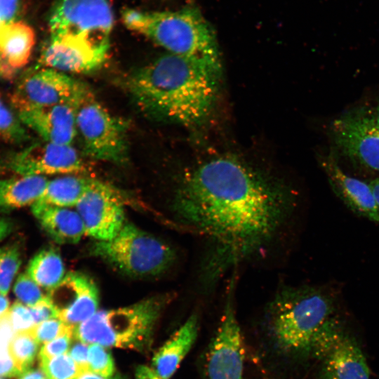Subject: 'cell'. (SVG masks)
I'll return each mask as SVG.
<instances>
[{
	"label": "cell",
	"instance_id": "obj_1",
	"mask_svg": "<svg viewBox=\"0 0 379 379\" xmlns=\"http://www.w3.org/2000/svg\"><path fill=\"white\" fill-rule=\"evenodd\" d=\"M297 205L289 186L230 156L187 168L171 200L177 222L208 242L199 274L206 291L229 270L276 247L289 233Z\"/></svg>",
	"mask_w": 379,
	"mask_h": 379
},
{
	"label": "cell",
	"instance_id": "obj_2",
	"mask_svg": "<svg viewBox=\"0 0 379 379\" xmlns=\"http://www.w3.org/2000/svg\"><path fill=\"white\" fill-rule=\"evenodd\" d=\"M220 75L191 58L168 53L133 73L127 86L149 115L192 126L209 116Z\"/></svg>",
	"mask_w": 379,
	"mask_h": 379
},
{
	"label": "cell",
	"instance_id": "obj_3",
	"mask_svg": "<svg viewBox=\"0 0 379 379\" xmlns=\"http://www.w3.org/2000/svg\"><path fill=\"white\" fill-rule=\"evenodd\" d=\"M334 310L333 297L321 286H283L265 312L262 328L268 348L288 361L310 357L315 337Z\"/></svg>",
	"mask_w": 379,
	"mask_h": 379
},
{
	"label": "cell",
	"instance_id": "obj_4",
	"mask_svg": "<svg viewBox=\"0 0 379 379\" xmlns=\"http://www.w3.org/2000/svg\"><path fill=\"white\" fill-rule=\"evenodd\" d=\"M121 20L126 28L144 35L168 53L191 58L221 74L215 31L197 6L164 11L125 8Z\"/></svg>",
	"mask_w": 379,
	"mask_h": 379
},
{
	"label": "cell",
	"instance_id": "obj_5",
	"mask_svg": "<svg viewBox=\"0 0 379 379\" xmlns=\"http://www.w3.org/2000/svg\"><path fill=\"white\" fill-rule=\"evenodd\" d=\"M91 251L132 277L159 274L171 267L176 257L175 251L166 242L126 222L113 238L96 241Z\"/></svg>",
	"mask_w": 379,
	"mask_h": 379
},
{
	"label": "cell",
	"instance_id": "obj_6",
	"mask_svg": "<svg viewBox=\"0 0 379 379\" xmlns=\"http://www.w3.org/2000/svg\"><path fill=\"white\" fill-rule=\"evenodd\" d=\"M237 269L231 275L217 331L202 358L203 379H244L245 347L236 315Z\"/></svg>",
	"mask_w": 379,
	"mask_h": 379
},
{
	"label": "cell",
	"instance_id": "obj_7",
	"mask_svg": "<svg viewBox=\"0 0 379 379\" xmlns=\"http://www.w3.org/2000/svg\"><path fill=\"white\" fill-rule=\"evenodd\" d=\"M126 124L98 102L93 94L76 111L77 137L85 154L114 163L126 160Z\"/></svg>",
	"mask_w": 379,
	"mask_h": 379
},
{
	"label": "cell",
	"instance_id": "obj_8",
	"mask_svg": "<svg viewBox=\"0 0 379 379\" xmlns=\"http://www.w3.org/2000/svg\"><path fill=\"white\" fill-rule=\"evenodd\" d=\"M91 94L86 84L66 73L42 67L21 79L11 100L19 112L58 105L78 107Z\"/></svg>",
	"mask_w": 379,
	"mask_h": 379
},
{
	"label": "cell",
	"instance_id": "obj_9",
	"mask_svg": "<svg viewBox=\"0 0 379 379\" xmlns=\"http://www.w3.org/2000/svg\"><path fill=\"white\" fill-rule=\"evenodd\" d=\"M48 26L51 35L71 34L109 41L114 26L109 0H57Z\"/></svg>",
	"mask_w": 379,
	"mask_h": 379
},
{
	"label": "cell",
	"instance_id": "obj_10",
	"mask_svg": "<svg viewBox=\"0 0 379 379\" xmlns=\"http://www.w3.org/2000/svg\"><path fill=\"white\" fill-rule=\"evenodd\" d=\"M109 51V41L71 34L51 35L39 62L43 67L65 73H88L104 64Z\"/></svg>",
	"mask_w": 379,
	"mask_h": 379
},
{
	"label": "cell",
	"instance_id": "obj_11",
	"mask_svg": "<svg viewBox=\"0 0 379 379\" xmlns=\"http://www.w3.org/2000/svg\"><path fill=\"white\" fill-rule=\"evenodd\" d=\"M75 206L85 234L96 241L113 238L126 222L117 192L109 185L93 178Z\"/></svg>",
	"mask_w": 379,
	"mask_h": 379
},
{
	"label": "cell",
	"instance_id": "obj_12",
	"mask_svg": "<svg viewBox=\"0 0 379 379\" xmlns=\"http://www.w3.org/2000/svg\"><path fill=\"white\" fill-rule=\"evenodd\" d=\"M335 145L345 156L379 173V126L372 114L350 112L331 125Z\"/></svg>",
	"mask_w": 379,
	"mask_h": 379
},
{
	"label": "cell",
	"instance_id": "obj_13",
	"mask_svg": "<svg viewBox=\"0 0 379 379\" xmlns=\"http://www.w3.org/2000/svg\"><path fill=\"white\" fill-rule=\"evenodd\" d=\"M171 300V295H159L106 311V320L116 337L117 347L143 350L149 345L160 313Z\"/></svg>",
	"mask_w": 379,
	"mask_h": 379
},
{
	"label": "cell",
	"instance_id": "obj_14",
	"mask_svg": "<svg viewBox=\"0 0 379 379\" xmlns=\"http://www.w3.org/2000/svg\"><path fill=\"white\" fill-rule=\"evenodd\" d=\"M6 167L19 175H70L85 170L83 161L72 145L46 141L13 154Z\"/></svg>",
	"mask_w": 379,
	"mask_h": 379
},
{
	"label": "cell",
	"instance_id": "obj_15",
	"mask_svg": "<svg viewBox=\"0 0 379 379\" xmlns=\"http://www.w3.org/2000/svg\"><path fill=\"white\" fill-rule=\"evenodd\" d=\"M46 296L56 310L58 318L74 327L94 314L98 307V288L91 278L81 272L65 274Z\"/></svg>",
	"mask_w": 379,
	"mask_h": 379
},
{
	"label": "cell",
	"instance_id": "obj_16",
	"mask_svg": "<svg viewBox=\"0 0 379 379\" xmlns=\"http://www.w3.org/2000/svg\"><path fill=\"white\" fill-rule=\"evenodd\" d=\"M320 350L321 379H370L366 359L357 343L338 328Z\"/></svg>",
	"mask_w": 379,
	"mask_h": 379
},
{
	"label": "cell",
	"instance_id": "obj_17",
	"mask_svg": "<svg viewBox=\"0 0 379 379\" xmlns=\"http://www.w3.org/2000/svg\"><path fill=\"white\" fill-rule=\"evenodd\" d=\"M322 166L331 189L345 205L379 225V210L369 183L347 174L333 157L324 159Z\"/></svg>",
	"mask_w": 379,
	"mask_h": 379
},
{
	"label": "cell",
	"instance_id": "obj_18",
	"mask_svg": "<svg viewBox=\"0 0 379 379\" xmlns=\"http://www.w3.org/2000/svg\"><path fill=\"white\" fill-rule=\"evenodd\" d=\"M77 109L69 105H58L19 112L18 118L44 141L72 145L77 137Z\"/></svg>",
	"mask_w": 379,
	"mask_h": 379
},
{
	"label": "cell",
	"instance_id": "obj_19",
	"mask_svg": "<svg viewBox=\"0 0 379 379\" xmlns=\"http://www.w3.org/2000/svg\"><path fill=\"white\" fill-rule=\"evenodd\" d=\"M35 41L30 25L18 20L11 23L0 36V76L13 78L29 62Z\"/></svg>",
	"mask_w": 379,
	"mask_h": 379
},
{
	"label": "cell",
	"instance_id": "obj_20",
	"mask_svg": "<svg viewBox=\"0 0 379 379\" xmlns=\"http://www.w3.org/2000/svg\"><path fill=\"white\" fill-rule=\"evenodd\" d=\"M199 330L198 314H192L152 359L153 370L162 379H168L195 343Z\"/></svg>",
	"mask_w": 379,
	"mask_h": 379
},
{
	"label": "cell",
	"instance_id": "obj_21",
	"mask_svg": "<svg viewBox=\"0 0 379 379\" xmlns=\"http://www.w3.org/2000/svg\"><path fill=\"white\" fill-rule=\"evenodd\" d=\"M32 211L44 230L58 243L76 244L85 234L77 211L36 201L32 206Z\"/></svg>",
	"mask_w": 379,
	"mask_h": 379
},
{
	"label": "cell",
	"instance_id": "obj_22",
	"mask_svg": "<svg viewBox=\"0 0 379 379\" xmlns=\"http://www.w3.org/2000/svg\"><path fill=\"white\" fill-rule=\"evenodd\" d=\"M48 182L42 175H20L0 180V209L32 206L42 195Z\"/></svg>",
	"mask_w": 379,
	"mask_h": 379
},
{
	"label": "cell",
	"instance_id": "obj_23",
	"mask_svg": "<svg viewBox=\"0 0 379 379\" xmlns=\"http://www.w3.org/2000/svg\"><path fill=\"white\" fill-rule=\"evenodd\" d=\"M91 178L70 174L48 180L38 202L61 207L76 206Z\"/></svg>",
	"mask_w": 379,
	"mask_h": 379
},
{
	"label": "cell",
	"instance_id": "obj_24",
	"mask_svg": "<svg viewBox=\"0 0 379 379\" xmlns=\"http://www.w3.org/2000/svg\"><path fill=\"white\" fill-rule=\"evenodd\" d=\"M27 274L39 287L49 291L65 275L61 255L53 248L40 251L29 261Z\"/></svg>",
	"mask_w": 379,
	"mask_h": 379
},
{
	"label": "cell",
	"instance_id": "obj_25",
	"mask_svg": "<svg viewBox=\"0 0 379 379\" xmlns=\"http://www.w3.org/2000/svg\"><path fill=\"white\" fill-rule=\"evenodd\" d=\"M73 336L80 342L103 347L116 346L117 339L107 324L106 311H97L91 317L74 327Z\"/></svg>",
	"mask_w": 379,
	"mask_h": 379
},
{
	"label": "cell",
	"instance_id": "obj_26",
	"mask_svg": "<svg viewBox=\"0 0 379 379\" xmlns=\"http://www.w3.org/2000/svg\"><path fill=\"white\" fill-rule=\"evenodd\" d=\"M39 345L30 331L15 333L10 343V351L22 373L30 368L36 356Z\"/></svg>",
	"mask_w": 379,
	"mask_h": 379
},
{
	"label": "cell",
	"instance_id": "obj_27",
	"mask_svg": "<svg viewBox=\"0 0 379 379\" xmlns=\"http://www.w3.org/2000/svg\"><path fill=\"white\" fill-rule=\"evenodd\" d=\"M39 359L48 379H74L81 372L68 353L51 358L39 357Z\"/></svg>",
	"mask_w": 379,
	"mask_h": 379
},
{
	"label": "cell",
	"instance_id": "obj_28",
	"mask_svg": "<svg viewBox=\"0 0 379 379\" xmlns=\"http://www.w3.org/2000/svg\"><path fill=\"white\" fill-rule=\"evenodd\" d=\"M21 265V257L17 246L0 248V293L6 296L15 276Z\"/></svg>",
	"mask_w": 379,
	"mask_h": 379
},
{
	"label": "cell",
	"instance_id": "obj_29",
	"mask_svg": "<svg viewBox=\"0 0 379 379\" xmlns=\"http://www.w3.org/2000/svg\"><path fill=\"white\" fill-rule=\"evenodd\" d=\"M22 124L0 99V137L12 142L25 140L27 134Z\"/></svg>",
	"mask_w": 379,
	"mask_h": 379
},
{
	"label": "cell",
	"instance_id": "obj_30",
	"mask_svg": "<svg viewBox=\"0 0 379 379\" xmlns=\"http://www.w3.org/2000/svg\"><path fill=\"white\" fill-rule=\"evenodd\" d=\"M88 371L105 378H110L114 372V364L111 354L102 345L90 344L88 346Z\"/></svg>",
	"mask_w": 379,
	"mask_h": 379
},
{
	"label": "cell",
	"instance_id": "obj_31",
	"mask_svg": "<svg viewBox=\"0 0 379 379\" xmlns=\"http://www.w3.org/2000/svg\"><path fill=\"white\" fill-rule=\"evenodd\" d=\"M13 291L20 302L30 307L43 300L46 295L27 273L20 274L15 282Z\"/></svg>",
	"mask_w": 379,
	"mask_h": 379
},
{
	"label": "cell",
	"instance_id": "obj_32",
	"mask_svg": "<svg viewBox=\"0 0 379 379\" xmlns=\"http://www.w3.org/2000/svg\"><path fill=\"white\" fill-rule=\"evenodd\" d=\"M73 330L74 326L55 318L35 324L30 331L39 344H44Z\"/></svg>",
	"mask_w": 379,
	"mask_h": 379
},
{
	"label": "cell",
	"instance_id": "obj_33",
	"mask_svg": "<svg viewBox=\"0 0 379 379\" xmlns=\"http://www.w3.org/2000/svg\"><path fill=\"white\" fill-rule=\"evenodd\" d=\"M12 325L16 333L30 331L36 324L29 307L16 302L9 310Z\"/></svg>",
	"mask_w": 379,
	"mask_h": 379
},
{
	"label": "cell",
	"instance_id": "obj_34",
	"mask_svg": "<svg viewBox=\"0 0 379 379\" xmlns=\"http://www.w3.org/2000/svg\"><path fill=\"white\" fill-rule=\"evenodd\" d=\"M73 331L74 330L67 332L54 340L44 343L40 350L39 357L51 358L66 354L69 350Z\"/></svg>",
	"mask_w": 379,
	"mask_h": 379
},
{
	"label": "cell",
	"instance_id": "obj_35",
	"mask_svg": "<svg viewBox=\"0 0 379 379\" xmlns=\"http://www.w3.org/2000/svg\"><path fill=\"white\" fill-rule=\"evenodd\" d=\"M10 343L0 338V377H14L22 373L11 355Z\"/></svg>",
	"mask_w": 379,
	"mask_h": 379
},
{
	"label": "cell",
	"instance_id": "obj_36",
	"mask_svg": "<svg viewBox=\"0 0 379 379\" xmlns=\"http://www.w3.org/2000/svg\"><path fill=\"white\" fill-rule=\"evenodd\" d=\"M20 7V0H0V36L16 17Z\"/></svg>",
	"mask_w": 379,
	"mask_h": 379
},
{
	"label": "cell",
	"instance_id": "obj_37",
	"mask_svg": "<svg viewBox=\"0 0 379 379\" xmlns=\"http://www.w3.org/2000/svg\"><path fill=\"white\" fill-rule=\"evenodd\" d=\"M29 308L36 324L58 318V312L46 295L40 302Z\"/></svg>",
	"mask_w": 379,
	"mask_h": 379
},
{
	"label": "cell",
	"instance_id": "obj_38",
	"mask_svg": "<svg viewBox=\"0 0 379 379\" xmlns=\"http://www.w3.org/2000/svg\"><path fill=\"white\" fill-rule=\"evenodd\" d=\"M69 355L79 366L81 371L88 370V344L80 342L74 345L68 352Z\"/></svg>",
	"mask_w": 379,
	"mask_h": 379
},
{
	"label": "cell",
	"instance_id": "obj_39",
	"mask_svg": "<svg viewBox=\"0 0 379 379\" xmlns=\"http://www.w3.org/2000/svg\"><path fill=\"white\" fill-rule=\"evenodd\" d=\"M136 379H162L156 372L145 366H140L138 367L135 373Z\"/></svg>",
	"mask_w": 379,
	"mask_h": 379
},
{
	"label": "cell",
	"instance_id": "obj_40",
	"mask_svg": "<svg viewBox=\"0 0 379 379\" xmlns=\"http://www.w3.org/2000/svg\"><path fill=\"white\" fill-rule=\"evenodd\" d=\"M18 379H48L45 373L40 368H29L24 371Z\"/></svg>",
	"mask_w": 379,
	"mask_h": 379
},
{
	"label": "cell",
	"instance_id": "obj_41",
	"mask_svg": "<svg viewBox=\"0 0 379 379\" xmlns=\"http://www.w3.org/2000/svg\"><path fill=\"white\" fill-rule=\"evenodd\" d=\"M13 230V224L8 219L0 217V241L8 237Z\"/></svg>",
	"mask_w": 379,
	"mask_h": 379
},
{
	"label": "cell",
	"instance_id": "obj_42",
	"mask_svg": "<svg viewBox=\"0 0 379 379\" xmlns=\"http://www.w3.org/2000/svg\"><path fill=\"white\" fill-rule=\"evenodd\" d=\"M74 379H121V377L105 378L91 371H81Z\"/></svg>",
	"mask_w": 379,
	"mask_h": 379
},
{
	"label": "cell",
	"instance_id": "obj_43",
	"mask_svg": "<svg viewBox=\"0 0 379 379\" xmlns=\"http://www.w3.org/2000/svg\"><path fill=\"white\" fill-rule=\"evenodd\" d=\"M368 183L372 190L376 205L379 210V178L371 180Z\"/></svg>",
	"mask_w": 379,
	"mask_h": 379
},
{
	"label": "cell",
	"instance_id": "obj_44",
	"mask_svg": "<svg viewBox=\"0 0 379 379\" xmlns=\"http://www.w3.org/2000/svg\"><path fill=\"white\" fill-rule=\"evenodd\" d=\"M9 300L4 295L0 293V317L9 311Z\"/></svg>",
	"mask_w": 379,
	"mask_h": 379
},
{
	"label": "cell",
	"instance_id": "obj_45",
	"mask_svg": "<svg viewBox=\"0 0 379 379\" xmlns=\"http://www.w3.org/2000/svg\"><path fill=\"white\" fill-rule=\"evenodd\" d=\"M373 118L376 123V124L379 126V104L378 105L375 112L372 114Z\"/></svg>",
	"mask_w": 379,
	"mask_h": 379
},
{
	"label": "cell",
	"instance_id": "obj_46",
	"mask_svg": "<svg viewBox=\"0 0 379 379\" xmlns=\"http://www.w3.org/2000/svg\"><path fill=\"white\" fill-rule=\"evenodd\" d=\"M263 379H275V378H270V377H265V378H264Z\"/></svg>",
	"mask_w": 379,
	"mask_h": 379
},
{
	"label": "cell",
	"instance_id": "obj_47",
	"mask_svg": "<svg viewBox=\"0 0 379 379\" xmlns=\"http://www.w3.org/2000/svg\"><path fill=\"white\" fill-rule=\"evenodd\" d=\"M0 379H1V378H0Z\"/></svg>",
	"mask_w": 379,
	"mask_h": 379
}]
</instances>
